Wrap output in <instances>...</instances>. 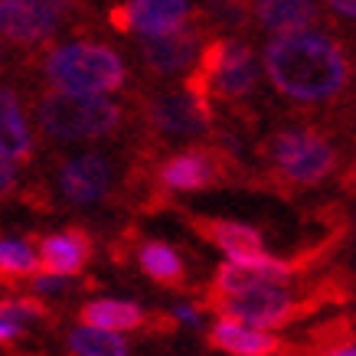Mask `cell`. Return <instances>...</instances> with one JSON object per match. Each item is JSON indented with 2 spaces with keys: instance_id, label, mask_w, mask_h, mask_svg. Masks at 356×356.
<instances>
[{
  "instance_id": "cell-1",
  "label": "cell",
  "mask_w": 356,
  "mask_h": 356,
  "mask_svg": "<svg viewBox=\"0 0 356 356\" xmlns=\"http://www.w3.org/2000/svg\"><path fill=\"white\" fill-rule=\"evenodd\" d=\"M265 72L271 86L301 102L334 98L350 79L343 49L317 30L278 36L265 46Z\"/></svg>"
},
{
  "instance_id": "cell-2",
  "label": "cell",
  "mask_w": 356,
  "mask_h": 356,
  "mask_svg": "<svg viewBox=\"0 0 356 356\" xmlns=\"http://www.w3.org/2000/svg\"><path fill=\"white\" fill-rule=\"evenodd\" d=\"M43 72L53 92L69 95H108L124 86V63L108 46L98 43H65L46 56Z\"/></svg>"
},
{
  "instance_id": "cell-3",
  "label": "cell",
  "mask_w": 356,
  "mask_h": 356,
  "mask_svg": "<svg viewBox=\"0 0 356 356\" xmlns=\"http://www.w3.org/2000/svg\"><path fill=\"white\" fill-rule=\"evenodd\" d=\"M121 124V108L102 95H69L49 92L40 102V128L56 140L108 138Z\"/></svg>"
},
{
  "instance_id": "cell-4",
  "label": "cell",
  "mask_w": 356,
  "mask_h": 356,
  "mask_svg": "<svg viewBox=\"0 0 356 356\" xmlns=\"http://www.w3.org/2000/svg\"><path fill=\"white\" fill-rule=\"evenodd\" d=\"M268 157L291 184H317L334 170V147L314 131H281L268 140Z\"/></svg>"
},
{
  "instance_id": "cell-5",
  "label": "cell",
  "mask_w": 356,
  "mask_h": 356,
  "mask_svg": "<svg viewBox=\"0 0 356 356\" xmlns=\"http://www.w3.org/2000/svg\"><path fill=\"white\" fill-rule=\"evenodd\" d=\"M255 79H259V63L248 46L216 43L206 49L203 63H200V76L193 82H203V92L209 86L222 98H242L245 92H252Z\"/></svg>"
},
{
  "instance_id": "cell-6",
  "label": "cell",
  "mask_w": 356,
  "mask_h": 356,
  "mask_svg": "<svg viewBox=\"0 0 356 356\" xmlns=\"http://www.w3.org/2000/svg\"><path fill=\"white\" fill-rule=\"evenodd\" d=\"M213 304L219 307L222 321L242 324L248 330L278 327L294 314V298L288 288H248L236 294H216Z\"/></svg>"
},
{
  "instance_id": "cell-7",
  "label": "cell",
  "mask_w": 356,
  "mask_h": 356,
  "mask_svg": "<svg viewBox=\"0 0 356 356\" xmlns=\"http://www.w3.org/2000/svg\"><path fill=\"white\" fill-rule=\"evenodd\" d=\"M193 17V7L184 0H138L111 10V23L124 33H140L144 40L170 36V33L186 30Z\"/></svg>"
},
{
  "instance_id": "cell-8",
  "label": "cell",
  "mask_w": 356,
  "mask_h": 356,
  "mask_svg": "<svg viewBox=\"0 0 356 356\" xmlns=\"http://www.w3.org/2000/svg\"><path fill=\"white\" fill-rule=\"evenodd\" d=\"M63 23V7L46 0H0V36L10 43H43Z\"/></svg>"
},
{
  "instance_id": "cell-9",
  "label": "cell",
  "mask_w": 356,
  "mask_h": 356,
  "mask_svg": "<svg viewBox=\"0 0 356 356\" xmlns=\"http://www.w3.org/2000/svg\"><path fill=\"white\" fill-rule=\"evenodd\" d=\"M111 186V163L102 154H79L59 167V190L69 203H98Z\"/></svg>"
},
{
  "instance_id": "cell-10",
  "label": "cell",
  "mask_w": 356,
  "mask_h": 356,
  "mask_svg": "<svg viewBox=\"0 0 356 356\" xmlns=\"http://www.w3.org/2000/svg\"><path fill=\"white\" fill-rule=\"evenodd\" d=\"M291 278V268L284 261H275L268 255L245 261H226L216 275V294H236L248 288H284Z\"/></svg>"
},
{
  "instance_id": "cell-11",
  "label": "cell",
  "mask_w": 356,
  "mask_h": 356,
  "mask_svg": "<svg viewBox=\"0 0 356 356\" xmlns=\"http://www.w3.org/2000/svg\"><path fill=\"white\" fill-rule=\"evenodd\" d=\"M36 255H40V268H43V275L69 278V275H79V271L86 268L88 255H92V242H88L82 232L69 229V232L46 236Z\"/></svg>"
},
{
  "instance_id": "cell-12",
  "label": "cell",
  "mask_w": 356,
  "mask_h": 356,
  "mask_svg": "<svg viewBox=\"0 0 356 356\" xmlns=\"http://www.w3.org/2000/svg\"><path fill=\"white\" fill-rule=\"evenodd\" d=\"M200 56V36L193 30H180L170 36H157V40H144V63L161 76H177L186 72Z\"/></svg>"
},
{
  "instance_id": "cell-13",
  "label": "cell",
  "mask_w": 356,
  "mask_h": 356,
  "mask_svg": "<svg viewBox=\"0 0 356 356\" xmlns=\"http://www.w3.org/2000/svg\"><path fill=\"white\" fill-rule=\"evenodd\" d=\"M151 121L170 138H193L206 124V108L193 95H163L151 105Z\"/></svg>"
},
{
  "instance_id": "cell-14",
  "label": "cell",
  "mask_w": 356,
  "mask_h": 356,
  "mask_svg": "<svg viewBox=\"0 0 356 356\" xmlns=\"http://www.w3.org/2000/svg\"><path fill=\"white\" fill-rule=\"evenodd\" d=\"M33 151V134L23 115V105L17 92L0 88V157L3 161H26Z\"/></svg>"
},
{
  "instance_id": "cell-15",
  "label": "cell",
  "mask_w": 356,
  "mask_h": 356,
  "mask_svg": "<svg viewBox=\"0 0 356 356\" xmlns=\"http://www.w3.org/2000/svg\"><path fill=\"white\" fill-rule=\"evenodd\" d=\"M219 161L209 151H186L177 154L161 167V180L170 190H203V186L216 184Z\"/></svg>"
},
{
  "instance_id": "cell-16",
  "label": "cell",
  "mask_w": 356,
  "mask_h": 356,
  "mask_svg": "<svg viewBox=\"0 0 356 356\" xmlns=\"http://www.w3.org/2000/svg\"><path fill=\"white\" fill-rule=\"evenodd\" d=\"M200 232H203L216 248H222L229 255V261H245V259L265 255V252H261V236L252 226H242V222L206 219V222H200Z\"/></svg>"
},
{
  "instance_id": "cell-17",
  "label": "cell",
  "mask_w": 356,
  "mask_h": 356,
  "mask_svg": "<svg viewBox=\"0 0 356 356\" xmlns=\"http://www.w3.org/2000/svg\"><path fill=\"white\" fill-rule=\"evenodd\" d=\"M209 343L232 356H275L281 350V340L271 337L268 330H248L232 321H219L209 330Z\"/></svg>"
},
{
  "instance_id": "cell-18",
  "label": "cell",
  "mask_w": 356,
  "mask_h": 356,
  "mask_svg": "<svg viewBox=\"0 0 356 356\" xmlns=\"http://www.w3.org/2000/svg\"><path fill=\"white\" fill-rule=\"evenodd\" d=\"M255 17H259V23L265 30L278 33V36L304 33L321 20L317 7H314V3H304V0H268V3H259V7H255Z\"/></svg>"
},
{
  "instance_id": "cell-19",
  "label": "cell",
  "mask_w": 356,
  "mask_h": 356,
  "mask_svg": "<svg viewBox=\"0 0 356 356\" xmlns=\"http://www.w3.org/2000/svg\"><path fill=\"white\" fill-rule=\"evenodd\" d=\"M79 317H82V327L105 330V334H121L144 324V311L131 301H88Z\"/></svg>"
},
{
  "instance_id": "cell-20",
  "label": "cell",
  "mask_w": 356,
  "mask_h": 356,
  "mask_svg": "<svg viewBox=\"0 0 356 356\" xmlns=\"http://www.w3.org/2000/svg\"><path fill=\"white\" fill-rule=\"evenodd\" d=\"M138 261H140V268H144V275L161 281V284H180L184 281V261L163 242H144L138 252Z\"/></svg>"
},
{
  "instance_id": "cell-21",
  "label": "cell",
  "mask_w": 356,
  "mask_h": 356,
  "mask_svg": "<svg viewBox=\"0 0 356 356\" xmlns=\"http://www.w3.org/2000/svg\"><path fill=\"white\" fill-rule=\"evenodd\" d=\"M69 350L72 356H128V343L121 334H105V330H92V327H79L69 337Z\"/></svg>"
},
{
  "instance_id": "cell-22",
  "label": "cell",
  "mask_w": 356,
  "mask_h": 356,
  "mask_svg": "<svg viewBox=\"0 0 356 356\" xmlns=\"http://www.w3.org/2000/svg\"><path fill=\"white\" fill-rule=\"evenodd\" d=\"M0 271L3 275H36L40 255L23 238H0Z\"/></svg>"
},
{
  "instance_id": "cell-23",
  "label": "cell",
  "mask_w": 356,
  "mask_h": 356,
  "mask_svg": "<svg viewBox=\"0 0 356 356\" xmlns=\"http://www.w3.org/2000/svg\"><path fill=\"white\" fill-rule=\"evenodd\" d=\"M0 317L13 327H23L30 321H36V317H43V307L36 301H3L0 304Z\"/></svg>"
},
{
  "instance_id": "cell-24",
  "label": "cell",
  "mask_w": 356,
  "mask_h": 356,
  "mask_svg": "<svg viewBox=\"0 0 356 356\" xmlns=\"http://www.w3.org/2000/svg\"><path fill=\"white\" fill-rule=\"evenodd\" d=\"M65 288L63 278H56V275H36L33 278V291L36 294H59Z\"/></svg>"
},
{
  "instance_id": "cell-25",
  "label": "cell",
  "mask_w": 356,
  "mask_h": 356,
  "mask_svg": "<svg viewBox=\"0 0 356 356\" xmlns=\"http://www.w3.org/2000/svg\"><path fill=\"white\" fill-rule=\"evenodd\" d=\"M13 180H17V167L0 157V193H7V190L13 186Z\"/></svg>"
},
{
  "instance_id": "cell-26",
  "label": "cell",
  "mask_w": 356,
  "mask_h": 356,
  "mask_svg": "<svg viewBox=\"0 0 356 356\" xmlns=\"http://www.w3.org/2000/svg\"><path fill=\"white\" fill-rule=\"evenodd\" d=\"M20 334V327H13V324H7L3 317H0V340H13V337Z\"/></svg>"
},
{
  "instance_id": "cell-27",
  "label": "cell",
  "mask_w": 356,
  "mask_h": 356,
  "mask_svg": "<svg viewBox=\"0 0 356 356\" xmlns=\"http://www.w3.org/2000/svg\"><path fill=\"white\" fill-rule=\"evenodd\" d=\"M330 10H340V13H350V17H356V3H346V0H334V3H330Z\"/></svg>"
},
{
  "instance_id": "cell-28",
  "label": "cell",
  "mask_w": 356,
  "mask_h": 356,
  "mask_svg": "<svg viewBox=\"0 0 356 356\" xmlns=\"http://www.w3.org/2000/svg\"><path fill=\"white\" fill-rule=\"evenodd\" d=\"M177 317H180V321H186V324H196V321H200L193 307H177Z\"/></svg>"
},
{
  "instance_id": "cell-29",
  "label": "cell",
  "mask_w": 356,
  "mask_h": 356,
  "mask_svg": "<svg viewBox=\"0 0 356 356\" xmlns=\"http://www.w3.org/2000/svg\"><path fill=\"white\" fill-rule=\"evenodd\" d=\"M330 356H356V346H343V350H337V353Z\"/></svg>"
}]
</instances>
